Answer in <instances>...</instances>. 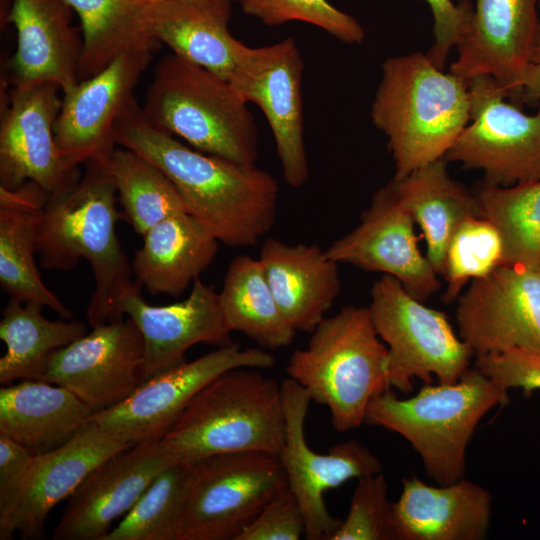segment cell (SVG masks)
<instances>
[{
    "instance_id": "7",
    "label": "cell",
    "mask_w": 540,
    "mask_h": 540,
    "mask_svg": "<svg viewBox=\"0 0 540 540\" xmlns=\"http://www.w3.org/2000/svg\"><path fill=\"white\" fill-rule=\"evenodd\" d=\"M311 333L307 347L291 355L287 374L312 401L329 409L337 431L361 426L371 399L391 389L387 346L368 307H343Z\"/></svg>"
},
{
    "instance_id": "21",
    "label": "cell",
    "mask_w": 540,
    "mask_h": 540,
    "mask_svg": "<svg viewBox=\"0 0 540 540\" xmlns=\"http://www.w3.org/2000/svg\"><path fill=\"white\" fill-rule=\"evenodd\" d=\"M540 0H475L468 30L450 72L470 79L495 78L518 99L540 19Z\"/></svg>"
},
{
    "instance_id": "45",
    "label": "cell",
    "mask_w": 540,
    "mask_h": 540,
    "mask_svg": "<svg viewBox=\"0 0 540 540\" xmlns=\"http://www.w3.org/2000/svg\"><path fill=\"white\" fill-rule=\"evenodd\" d=\"M134 1L141 2V3H145V2L152 1V0H134Z\"/></svg>"
},
{
    "instance_id": "23",
    "label": "cell",
    "mask_w": 540,
    "mask_h": 540,
    "mask_svg": "<svg viewBox=\"0 0 540 540\" xmlns=\"http://www.w3.org/2000/svg\"><path fill=\"white\" fill-rule=\"evenodd\" d=\"M129 446L91 418L64 444L34 455L14 519L15 533L24 539L42 538L52 509L70 498L100 463Z\"/></svg>"
},
{
    "instance_id": "29",
    "label": "cell",
    "mask_w": 540,
    "mask_h": 540,
    "mask_svg": "<svg viewBox=\"0 0 540 540\" xmlns=\"http://www.w3.org/2000/svg\"><path fill=\"white\" fill-rule=\"evenodd\" d=\"M142 238L131 266L135 280L152 295L179 296L218 251V240L189 213L164 219Z\"/></svg>"
},
{
    "instance_id": "19",
    "label": "cell",
    "mask_w": 540,
    "mask_h": 540,
    "mask_svg": "<svg viewBox=\"0 0 540 540\" xmlns=\"http://www.w3.org/2000/svg\"><path fill=\"white\" fill-rule=\"evenodd\" d=\"M174 463L161 440L133 444L100 463L70 496L54 540H103L155 476Z\"/></svg>"
},
{
    "instance_id": "40",
    "label": "cell",
    "mask_w": 540,
    "mask_h": 540,
    "mask_svg": "<svg viewBox=\"0 0 540 540\" xmlns=\"http://www.w3.org/2000/svg\"><path fill=\"white\" fill-rule=\"evenodd\" d=\"M474 367L507 391H540V348L514 347L478 356Z\"/></svg>"
},
{
    "instance_id": "22",
    "label": "cell",
    "mask_w": 540,
    "mask_h": 540,
    "mask_svg": "<svg viewBox=\"0 0 540 540\" xmlns=\"http://www.w3.org/2000/svg\"><path fill=\"white\" fill-rule=\"evenodd\" d=\"M66 0H13L7 20L17 33L13 86L53 83L63 94L79 82L83 41Z\"/></svg>"
},
{
    "instance_id": "25",
    "label": "cell",
    "mask_w": 540,
    "mask_h": 540,
    "mask_svg": "<svg viewBox=\"0 0 540 540\" xmlns=\"http://www.w3.org/2000/svg\"><path fill=\"white\" fill-rule=\"evenodd\" d=\"M232 1L152 0L143 14L156 41L230 82L245 46L229 30Z\"/></svg>"
},
{
    "instance_id": "15",
    "label": "cell",
    "mask_w": 540,
    "mask_h": 540,
    "mask_svg": "<svg viewBox=\"0 0 540 540\" xmlns=\"http://www.w3.org/2000/svg\"><path fill=\"white\" fill-rule=\"evenodd\" d=\"M303 60L293 37L261 47L244 46L230 84L263 112L271 129L285 182L302 186L309 177L304 145Z\"/></svg>"
},
{
    "instance_id": "30",
    "label": "cell",
    "mask_w": 540,
    "mask_h": 540,
    "mask_svg": "<svg viewBox=\"0 0 540 540\" xmlns=\"http://www.w3.org/2000/svg\"><path fill=\"white\" fill-rule=\"evenodd\" d=\"M397 197L423 231L427 258L442 274L447 246L458 226L481 215L476 196L455 181L441 158L390 182Z\"/></svg>"
},
{
    "instance_id": "42",
    "label": "cell",
    "mask_w": 540,
    "mask_h": 540,
    "mask_svg": "<svg viewBox=\"0 0 540 540\" xmlns=\"http://www.w3.org/2000/svg\"><path fill=\"white\" fill-rule=\"evenodd\" d=\"M306 523L300 504L289 489L277 494L236 540H299Z\"/></svg>"
},
{
    "instance_id": "2",
    "label": "cell",
    "mask_w": 540,
    "mask_h": 540,
    "mask_svg": "<svg viewBox=\"0 0 540 540\" xmlns=\"http://www.w3.org/2000/svg\"><path fill=\"white\" fill-rule=\"evenodd\" d=\"M70 188L50 195L37 222V253L41 267L70 271L85 259L95 279L87 319L93 328L122 318L119 303L130 289L132 266L116 234L122 213L106 161L88 160Z\"/></svg>"
},
{
    "instance_id": "31",
    "label": "cell",
    "mask_w": 540,
    "mask_h": 540,
    "mask_svg": "<svg viewBox=\"0 0 540 540\" xmlns=\"http://www.w3.org/2000/svg\"><path fill=\"white\" fill-rule=\"evenodd\" d=\"M218 298L231 332L243 333L266 350L287 347L293 342L297 331L282 314L259 259L236 256L227 269Z\"/></svg>"
},
{
    "instance_id": "24",
    "label": "cell",
    "mask_w": 540,
    "mask_h": 540,
    "mask_svg": "<svg viewBox=\"0 0 540 540\" xmlns=\"http://www.w3.org/2000/svg\"><path fill=\"white\" fill-rule=\"evenodd\" d=\"M394 504L397 540H482L490 527L492 495L462 478L433 486L404 478Z\"/></svg>"
},
{
    "instance_id": "6",
    "label": "cell",
    "mask_w": 540,
    "mask_h": 540,
    "mask_svg": "<svg viewBox=\"0 0 540 540\" xmlns=\"http://www.w3.org/2000/svg\"><path fill=\"white\" fill-rule=\"evenodd\" d=\"M247 104L228 81L171 53L157 63L141 107L151 125L190 147L255 165L257 128Z\"/></svg>"
},
{
    "instance_id": "5",
    "label": "cell",
    "mask_w": 540,
    "mask_h": 540,
    "mask_svg": "<svg viewBox=\"0 0 540 540\" xmlns=\"http://www.w3.org/2000/svg\"><path fill=\"white\" fill-rule=\"evenodd\" d=\"M286 417L281 384L257 368L227 370L207 383L161 439L174 462L231 452L279 455Z\"/></svg>"
},
{
    "instance_id": "44",
    "label": "cell",
    "mask_w": 540,
    "mask_h": 540,
    "mask_svg": "<svg viewBox=\"0 0 540 540\" xmlns=\"http://www.w3.org/2000/svg\"><path fill=\"white\" fill-rule=\"evenodd\" d=\"M519 100H540V24L536 30L529 60L521 81Z\"/></svg>"
},
{
    "instance_id": "36",
    "label": "cell",
    "mask_w": 540,
    "mask_h": 540,
    "mask_svg": "<svg viewBox=\"0 0 540 540\" xmlns=\"http://www.w3.org/2000/svg\"><path fill=\"white\" fill-rule=\"evenodd\" d=\"M475 196L481 215L502 234L506 264L540 262V180L509 187L484 182Z\"/></svg>"
},
{
    "instance_id": "17",
    "label": "cell",
    "mask_w": 540,
    "mask_h": 540,
    "mask_svg": "<svg viewBox=\"0 0 540 540\" xmlns=\"http://www.w3.org/2000/svg\"><path fill=\"white\" fill-rule=\"evenodd\" d=\"M59 91L53 83L13 86L1 113L0 187L14 190L33 181L53 195L79 180L78 168L65 163L56 143Z\"/></svg>"
},
{
    "instance_id": "37",
    "label": "cell",
    "mask_w": 540,
    "mask_h": 540,
    "mask_svg": "<svg viewBox=\"0 0 540 540\" xmlns=\"http://www.w3.org/2000/svg\"><path fill=\"white\" fill-rule=\"evenodd\" d=\"M506 264L505 244L498 227L482 215L465 219L447 246L441 276L447 283L444 300L459 296L465 284Z\"/></svg>"
},
{
    "instance_id": "39",
    "label": "cell",
    "mask_w": 540,
    "mask_h": 540,
    "mask_svg": "<svg viewBox=\"0 0 540 540\" xmlns=\"http://www.w3.org/2000/svg\"><path fill=\"white\" fill-rule=\"evenodd\" d=\"M331 540H397L394 504L382 473L358 479L348 514Z\"/></svg>"
},
{
    "instance_id": "3",
    "label": "cell",
    "mask_w": 540,
    "mask_h": 540,
    "mask_svg": "<svg viewBox=\"0 0 540 540\" xmlns=\"http://www.w3.org/2000/svg\"><path fill=\"white\" fill-rule=\"evenodd\" d=\"M388 141L394 179L445 158L470 119L468 79L435 66L427 54L388 58L371 107Z\"/></svg>"
},
{
    "instance_id": "11",
    "label": "cell",
    "mask_w": 540,
    "mask_h": 540,
    "mask_svg": "<svg viewBox=\"0 0 540 540\" xmlns=\"http://www.w3.org/2000/svg\"><path fill=\"white\" fill-rule=\"evenodd\" d=\"M274 363L266 349H242L231 342L146 379L123 402L94 413L92 419L106 433L127 444L159 441L212 379L227 370L268 369Z\"/></svg>"
},
{
    "instance_id": "28",
    "label": "cell",
    "mask_w": 540,
    "mask_h": 540,
    "mask_svg": "<svg viewBox=\"0 0 540 540\" xmlns=\"http://www.w3.org/2000/svg\"><path fill=\"white\" fill-rule=\"evenodd\" d=\"M50 194L33 181L14 190L0 187V286L22 303H38L70 320L72 313L38 271L37 222Z\"/></svg>"
},
{
    "instance_id": "38",
    "label": "cell",
    "mask_w": 540,
    "mask_h": 540,
    "mask_svg": "<svg viewBox=\"0 0 540 540\" xmlns=\"http://www.w3.org/2000/svg\"><path fill=\"white\" fill-rule=\"evenodd\" d=\"M244 13L268 26L290 21L314 25L346 44H359L365 32L351 15L337 9L327 0H240Z\"/></svg>"
},
{
    "instance_id": "46",
    "label": "cell",
    "mask_w": 540,
    "mask_h": 540,
    "mask_svg": "<svg viewBox=\"0 0 540 540\" xmlns=\"http://www.w3.org/2000/svg\"><path fill=\"white\" fill-rule=\"evenodd\" d=\"M539 10H540V2H539Z\"/></svg>"
},
{
    "instance_id": "27",
    "label": "cell",
    "mask_w": 540,
    "mask_h": 540,
    "mask_svg": "<svg viewBox=\"0 0 540 540\" xmlns=\"http://www.w3.org/2000/svg\"><path fill=\"white\" fill-rule=\"evenodd\" d=\"M94 413L73 392L47 381L25 379L0 389V435L34 455L67 442Z\"/></svg>"
},
{
    "instance_id": "47",
    "label": "cell",
    "mask_w": 540,
    "mask_h": 540,
    "mask_svg": "<svg viewBox=\"0 0 540 540\" xmlns=\"http://www.w3.org/2000/svg\"><path fill=\"white\" fill-rule=\"evenodd\" d=\"M238 1H240V0H238Z\"/></svg>"
},
{
    "instance_id": "16",
    "label": "cell",
    "mask_w": 540,
    "mask_h": 540,
    "mask_svg": "<svg viewBox=\"0 0 540 540\" xmlns=\"http://www.w3.org/2000/svg\"><path fill=\"white\" fill-rule=\"evenodd\" d=\"M159 44L150 42L122 52L102 71L63 94L54 130L68 166L107 161L117 146V120L135 99V87Z\"/></svg>"
},
{
    "instance_id": "43",
    "label": "cell",
    "mask_w": 540,
    "mask_h": 540,
    "mask_svg": "<svg viewBox=\"0 0 540 540\" xmlns=\"http://www.w3.org/2000/svg\"><path fill=\"white\" fill-rule=\"evenodd\" d=\"M433 16L434 44L427 56L439 69L444 70L446 60L453 47H457L464 38L473 13L469 0H423Z\"/></svg>"
},
{
    "instance_id": "10",
    "label": "cell",
    "mask_w": 540,
    "mask_h": 540,
    "mask_svg": "<svg viewBox=\"0 0 540 540\" xmlns=\"http://www.w3.org/2000/svg\"><path fill=\"white\" fill-rule=\"evenodd\" d=\"M470 119L445 155L479 169L485 182L509 187L540 180V109L526 114L505 101L507 92L489 75L468 79Z\"/></svg>"
},
{
    "instance_id": "35",
    "label": "cell",
    "mask_w": 540,
    "mask_h": 540,
    "mask_svg": "<svg viewBox=\"0 0 540 540\" xmlns=\"http://www.w3.org/2000/svg\"><path fill=\"white\" fill-rule=\"evenodd\" d=\"M191 470L180 462L163 468L103 540H179Z\"/></svg>"
},
{
    "instance_id": "34",
    "label": "cell",
    "mask_w": 540,
    "mask_h": 540,
    "mask_svg": "<svg viewBox=\"0 0 540 540\" xmlns=\"http://www.w3.org/2000/svg\"><path fill=\"white\" fill-rule=\"evenodd\" d=\"M124 218L143 236L164 219L188 213L169 177L152 162L127 148L116 146L106 161Z\"/></svg>"
},
{
    "instance_id": "4",
    "label": "cell",
    "mask_w": 540,
    "mask_h": 540,
    "mask_svg": "<svg viewBox=\"0 0 540 540\" xmlns=\"http://www.w3.org/2000/svg\"><path fill=\"white\" fill-rule=\"evenodd\" d=\"M508 402V391L474 367L455 383L425 384L412 397L398 398L391 389L376 395L364 423L402 436L427 476L447 485L464 478L467 447L480 420Z\"/></svg>"
},
{
    "instance_id": "20",
    "label": "cell",
    "mask_w": 540,
    "mask_h": 540,
    "mask_svg": "<svg viewBox=\"0 0 540 540\" xmlns=\"http://www.w3.org/2000/svg\"><path fill=\"white\" fill-rule=\"evenodd\" d=\"M135 280L119 303V315L130 317L145 347V380L184 363L186 351L204 343L221 347L232 342L219 305L218 293L197 278L189 296L164 306L148 304Z\"/></svg>"
},
{
    "instance_id": "8",
    "label": "cell",
    "mask_w": 540,
    "mask_h": 540,
    "mask_svg": "<svg viewBox=\"0 0 540 540\" xmlns=\"http://www.w3.org/2000/svg\"><path fill=\"white\" fill-rule=\"evenodd\" d=\"M368 309L387 346L390 388L409 393L414 379L455 383L469 368L474 354L446 315L425 306L397 279L383 275L373 284Z\"/></svg>"
},
{
    "instance_id": "41",
    "label": "cell",
    "mask_w": 540,
    "mask_h": 540,
    "mask_svg": "<svg viewBox=\"0 0 540 540\" xmlns=\"http://www.w3.org/2000/svg\"><path fill=\"white\" fill-rule=\"evenodd\" d=\"M34 454L0 435V539L14 537V519Z\"/></svg>"
},
{
    "instance_id": "13",
    "label": "cell",
    "mask_w": 540,
    "mask_h": 540,
    "mask_svg": "<svg viewBox=\"0 0 540 540\" xmlns=\"http://www.w3.org/2000/svg\"><path fill=\"white\" fill-rule=\"evenodd\" d=\"M458 335L473 354L540 348V262L499 266L459 296Z\"/></svg>"
},
{
    "instance_id": "14",
    "label": "cell",
    "mask_w": 540,
    "mask_h": 540,
    "mask_svg": "<svg viewBox=\"0 0 540 540\" xmlns=\"http://www.w3.org/2000/svg\"><path fill=\"white\" fill-rule=\"evenodd\" d=\"M144 366L142 334L127 316L52 353L38 380L70 390L96 413L127 399L145 381Z\"/></svg>"
},
{
    "instance_id": "12",
    "label": "cell",
    "mask_w": 540,
    "mask_h": 540,
    "mask_svg": "<svg viewBox=\"0 0 540 540\" xmlns=\"http://www.w3.org/2000/svg\"><path fill=\"white\" fill-rule=\"evenodd\" d=\"M286 433L278 455L288 487L302 509L309 540H331L342 520L332 516L325 504L328 490L351 479L381 473L379 459L361 442L349 439L317 453L307 444L305 419L312 401L305 389L288 377L281 382Z\"/></svg>"
},
{
    "instance_id": "33",
    "label": "cell",
    "mask_w": 540,
    "mask_h": 540,
    "mask_svg": "<svg viewBox=\"0 0 540 540\" xmlns=\"http://www.w3.org/2000/svg\"><path fill=\"white\" fill-rule=\"evenodd\" d=\"M82 25L79 80L106 68L122 52L156 41L148 32L143 3L134 0H66Z\"/></svg>"
},
{
    "instance_id": "26",
    "label": "cell",
    "mask_w": 540,
    "mask_h": 540,
    "mask_svg": "<svg viewBox=\"0 0 540 540\" xmlns=\"http://www.w3.org/2000/svg\"><path fill=\"white\" fill-rule=\"evenodd\" d=\"M287 322L312 332L340 293L338 263L315 244L266 239L258 258Z\"/></svg>"
},
{
    "instance_id": "9",
    "label": "cell",
    "mask_w": 540,
    "mask_h": 540,
    "mask_svg": "<svg viewBox=\"0 0 540 540\" xmlns=\"http://www.w3.org/2000/svg\"><path fill=\"white\" fill-rule=\"evenodd\" d=\"M288 487L278 456L263 451L212 455L192 463L179 540H236Z\"/></svg>"
},
{
    "instance_id": "32",
    "label": "cell",
    "mask_w": 540,
    "mask_h": 540,
    "mask_svg": "<svg viewBox=\"0 0 540 540\" xmlns=\"http://www.w3.org/2000/svg\"><path fill=\"white\" fill-rule=\"evenodd\" d=\"M41 304L9 297L2 311L0 339L6 353L0 358V383L38 379L48 358L87 333L80 321L49 320Z\"/></svg>"
},
{
    "instance_id": "18",
    "label": "cell",
    "mask_w": 540,
    "mask_h": 540,
    "mask_svg": "<svg viewBox=\"0 0 540 540\" xmlns=\"http://www.w3.org/2000/svg\"><path fill=\"white\" fill-rule=\"evenodd\" d=\"M414 223L389 183L373 195L359 225L334 241L326 253L338 264L389 275L423 301L438 290L440 281L418 247Z\"/></svg>"
},
{
    "instance_id": "1",
    "label": "cell",
    "mask_w": 540,
    "mask_h": 540,
    "mask_svg": "<svg viewBox=\"0 0 540 540\" xmlns=\"http://www.w3.org/2000/svg\"><path fill=\"white\" fill-rule=\"evenodd\" d=\"M114 140L160 168L187 212L223 244L253 246L273 226L279 187L270 173L186 146L151 125L136 99L117 120Z\"/></svg>"
}]
</instances>
